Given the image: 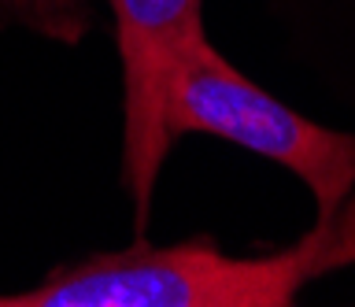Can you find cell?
Masks as SVG:
<instances>
[{"label":"cell","mask_w":355,"mask_h":307,"mask_svg":"<svg viewBox=\"0 0 355 307\" xmlns=\"http://www.w3.org/2000/svg\"><path fill=\"white\" fill-rule=\"evenodd\" d=\"M322 229L274 256L237 259L215 240H182L89 256L55 267L26 292H0V307H288L322 278Z\"/></svg>","instance_id":"1"},{"label":"cell","mask_w":355,"mask_h":307,"mask_svg":"<svg viewBox=\"0 0 355 307\" xmlns=\"http://www.w3.org/2000/svg\"><path fill=\"white\" fill-rule=\"evenodd\" d=\"M166 137L211 134L282 163L311 189L318 207L315 229H326L355 189V137L293 112L259 89L193 26L174 56L163 100Z\"/></svg>","instance_id":"2"},{"label":"cell","mask_w":355,"mask_h":307,"mask_svg":"<svg viewBox=\"0 0 355 307\" xmlns=\"http://www.w3.org/2000/svg\"><path fill=\"white\" fill-rule=\"evenodd\" d=\"M204 0H107L122 56V174L144 226L159 167L174 141L163 126L166 82L185 34L204 23Z\"/></svg>","instance_id":"3"},{"label":"cell","mask_w":355,"mask_h":307,"mask_svg":"<svg viewBox=\"0 0 355 307\" xmlns=\"http://www.w3.org/2000/svg\"><path fill=\"white\" fill-rule=\"evenodd\" d=\"M322 274L352 267L355 263V189L337 211V218L322 229Z\"/></svg>","instance_id":"4"},{"label":"cell","mask_w":355,"mask_h":307,"mask_svg":"<svg viewBox=\"0 0 355 307\" xmlns=\"http://www.w3.org/2000/svg\"><path fill=\"white\" fill-rule=\"evenodd\" d=\"M0 8L22 15L26 23L44 26L55 37H67L74 26L78 8H82V0H0Z\"/></svg>","instance_id":"5"}]
</instances>
